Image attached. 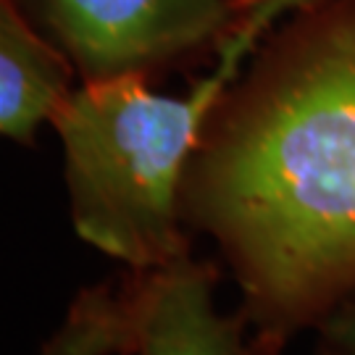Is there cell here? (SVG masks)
I'll return each mask as SVG.
<instances>
[{"instance_id": "4", "label": "cell", "mask_w": 355, "mask_h": 355, "mask_svg": "<svg viewBox=\"0 0 355 355\" xmlns=\"http://www.w3.org/2000/svg\"><path fill=\"white\" fill-rule=\"evenodd\" d=\"M214 282V266L190 253L132 271V329L114 355H258L245 318L216 311Z\"/></svg>"}, {"instance_id": "7", "label": "cell", "mask_w": 355, "mask_h": 355, "mask_svg": "<svg viewBox=\"0 0 355 355\" xmlns=\"http://www.w3.org/2000/svg\"><path fill=\"white\" fill-rule=\"evenodd\" d=\"M313 331L316 355H355V303L334 311Z\"/></svg>"}, {"instance_id": "1", "label": "cell", "mask_w": 355, "mask_h": 355, "mask_svg": "<svg viewBox=\"0 0 355 355\" xmlns=\"http://www.w3.org/2000/svg\"><path fill=\"white\" fill-rule=\"evenodd\" d=\"M182 216L214 237L258 355L355 303V0H308L205 119Z\"/></svg>"}, {"instance_id": "6", "label": "cell", "mask_w": 355, "mask_h": 355, "mask_svg": "<svg viewBox=\"0 0 355 355\" xmlns=\"http://www.w3.org/2000/svg\"><path fill=\"white\" fill-rule=\"evenodd\" d=\"M129 329L132 284H95L74 297L42 355H114L127 345Z\"/></svg>"}, {"instance_id": "5", "label": "cell", "mask_w": 355, "mask_h": 355, "mask_svg": "<svg viewBox=\"0 0 355 355\" xmlns=\"http://www.w3.org/2000/svg\"><path fill=\"white\" fill-rule=\"evenodd\" d=\"M71 64L37 32L16 0H0V137L35 145L74 89Z\"/></svg>"}, {"instance_id": "3", "label": "cell", "mask_w": 355, "mask_h": 355, "mask_svg": "<svg viewBox=\"0 0 355 355\" xmlns=\"http://www.w3.org/2000/svg\"><path fill=\"white\" fill-rule=\"evenodd\" d=\"M76 82L155 76L218 53L245 0H16Z\"/></svg>"}, {"instance_id": "2", "label": "cell", "mask_w": 355, "mask_h": 355, "mask_svg": "<svg viewBox=\"0 0 355 355\" xmlns=\"http://www.w3.org/2000/svg\"><path fill=\"white\" fill-rule=\"evenodd\" d=\"M308 0H245L214 71L187 95L153 92L140 76L76 82L51 119L64 142L76 234L101 253L150 271L187 255L182 182L218 95L268 29Z\"/></svg>"}]
</instances>
